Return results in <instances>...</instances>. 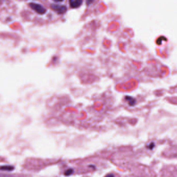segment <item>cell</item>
Instances as JSON below:
<instances>
[{"label":"cell","instance_id":"cell-1","mask_svg":"<svg viewBox=\"0 0 177 177\" xmlns=\"http://www.w3.org/2000/svg\"><path fill=\"white\" fill-rule=\"evenodd\" d=\"M29 4L32 8V9L35 10L36 13H38L39 14H44L46 11L45 8L43 5L39 3H36L35 2H31Z\"/></svg>","mask_w":177,"mask_h":177},{"label":"cell","instance_id":"cell-2","mask_svg":"<svg viewBox=\"0 0 177 177\" xmlns=\"http://www.w3.org/2000/svg\"><path fill=\"white\" fill-rule=\"evenodd\" d=\"M51 7L52 9L57 12L58 14H62L66 12L67 10V8L65 5H61L60 4L52 3L51 5Z\"/></svg>","mask_w":177,"mask_h":177},{"label":"cell","instance_id":"cell-3","mask_svg":"<svg viewBox=\"0 0 177 177\" xmlns=\"http://www.w3.org/2000/svg\"><path fill=\"white\" fill-rule=\"evenodd\" d=\"M83 2L81 0H70L69 3L70 6L72 8H77L81 5Z\"/></svg>","mask_w":177,"mask_h":177},{"label":"cell","instance_id":"cell-4","mask_svg":"<svg viewBox=\"0 0 177 177\" xmlns=\"http://www.w3.org/2000/svg\"><path fill=\"white\" fill-rule=\"evenodd\" d=\"M1 170H7V171H11L14 169V167L12 166H2Z\"/></svg>","mask_w":177,"mask_h":177},{"label":"cell","instance_id":"cell-5","mask_svg":"<svg viewBox=\"0 0 177 177\" xmlns=\"http://www.w3.org/2000/svg\"><path fill=\"white\" fill-rule=\"evenodd\" d=\"M73 173V170L72 169H69L65 172V175L66 176H69L72 175Z\"/></svg>","mask_w":177,"mask_h":177},{"label":"cell","instance_id":"cell-6","mask_svg":"<svg viewBox=\"0 0 177 177\" xmlns=\"http://www.w3.org/2000/svg\"><path fill=\"white\" fill-rule=\"evenodd\" d=\"M105 177H114V176L113 175V174L110 173V174H108V175L105 176Z\"/></svg>","mask_w":177,"mask_h":177},{"label":"cell","instance_id":"cell-7","mask_svg":"<svg viewBox=\"0 0 177 177\" xmlns=\"http://www.w3.org/2000/svg\"><path fill=\"white\" fill-rule=\"evenodd\" d=\"M154 147V143H151V144H150V149H153V147Z\"/></svg>","mask_w":177,"mask_h":177}]
</instances>
